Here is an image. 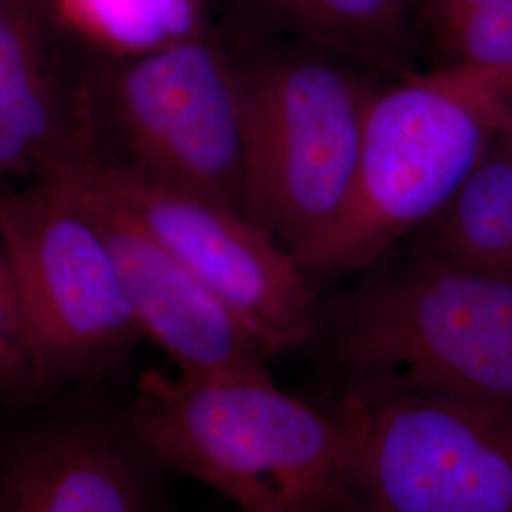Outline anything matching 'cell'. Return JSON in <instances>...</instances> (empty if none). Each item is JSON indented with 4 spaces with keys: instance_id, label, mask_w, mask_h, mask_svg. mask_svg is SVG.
<instances>
[{
    "instance_id": "cell-11",
    "label": "cell",
    "mask_w": 512,
    "mask_h": 512,
    "mask_svg": "<svg viewBox=\"0 0 512 512\" xmlns=\"http://www.w3.org/2000/svg\"><path fill=\"white\" fill-rule=\"evenodd\" d=\"M63 126L38 0H0V183L59 162Z\"/></svg>"
},
{
    "instance_id": "cell-9",
    "label": "cell",
    "mask_w": 512,
    "mask_h": 512,
    "mask_svg": "<svg viewBox=\"0 0 512 512\" xmlns=\"http://www.w3.org/2000/svg\"><path fill=\"white\" fill-rule=\"evenodd\" d=\"M92 203L118 266L129 311L141 336L194 380H272L270 353L234 311L126 215L63 167Z\"/></svg>"
},
{
    "instance_id": "cell-17",
    "label": "cell",
    "mask_w": 512,
    "mask_h": 512,
    "mask_svg": "<svg viewBox=\"0 0 512 512\" xmlns=\"http://www.w3.org/2000/svg\"><path fill=\"white\" fill-rule=\"evenodd\" d=\"M511 2L512 0H418V18L423 19L427 25H435L446 19L459 18Z\"/></svg>"
},
{
    "instance_id": "cell-10",
    "label": "cell",
    "mask_w": 512,
    "mask_h": 512,
    "mask_svg": "<svg viewBox=\"0 0 512 512\" xmlns=\"http://www.w3.org/2000/svg\"><path fill=\"white\" fill-rule=\"evenodd\" d=\"M0 512H148L147 488L120 440L67 425L12 454L0 476Z\"/></svg>"
},
{
    "instance_id": "cell-3",
    "label": "cell",
    "mask_w": 512,
    "mask_h": 512,
    "mask_svg": "<svg viewBox=\"0 0 512 512\" xmlns=\"http://www.w3.org/2000/svg\"><path fill=\"white\" fill-rule=\"evenodd\" d=\"M346 55L308 42L238 59L245 215L302 262L342 215L376 92Z\"/></svg>"
},
{
    "instance_id": "cell-16",
    "label": "cell",
    "mask_w": 512,
    "mask_h": 512,
    "mask_svg": "<svg viewBox=\"0 0 512 512\" xmlns=\"http://www.w3.org/2000/svg\"><path fill=\"white\" fill-rule=\"evenodd\" d=\"M35 378L21 323L16 285L0 236V391Z\"/></svg>"
},
{
    "instance_id": "cell-18",
    "label": "cell",
    "mask_w": 512,
    "mask_h": 512,
    "mask_svg": "<svg viewBox=\"0 0 512 512\" xmlns=\"http://www.w3.org/2000/svg\"><path fill=\"white\" fill-rule=\"evenodd\" d=\"M501 145L507 148V152L512 156V112L511 116H509V120H507V126L503 129V135H501Z\"/></svg>"
},
{
    "instance_id": "cell-8",
    "label": "cell",
    "mask_w": 512,
    "mask_h": 512,
    "mask_svg": "<svg viewBox=\"0 0 512 512\" xmlns=\"http://www.w3.org/2000/svg\"><path fill=\"white\" fill-rule=\"evenodd\" d=\"M63 167L116 203L238 315L270 353L300 348L317 330L304 268L243 211L84 156Z\"/></svg>"
},
{
    "instance_id": "cell-4",
    "label": "cell",
    "mask_w": 512,
    "mask_h": 512,
    "mask_svg": "<svg viewBox=\"0 0 512 512\" xmlns=\"http://www.w3.org/2000/svg\"><path fill=\"white\" fill-rule=\"evenodd\" d=\"M334 351L351 384L512 404V279L414 251L340 300Z\"/></svg>"
},
{
    "instance_id": "cell-15",
    "label": "cell",
    "mask_w": 512,
    "mask_h": 512,
    "mask_svg": "<svg viewBox=\"0 0 512 512\" xmlns=\"http://www.w3.org/2000/svg\"><path fill=\"white\" fill-rule=\"evenodd\" d=\"M439 65L512 71V2L429 25Z\"/></svg>"
},
{
    "instance_id": "cell-12",
    "label": "cell",
    "mask_w": 512,
    "mask_h": 512,
    "mask_svg": "<svg viewBox=\"0 0 512 512\" xmlns=\"http://www.w3.org/2000/svg\"><path fill=\"white\" fill-rule=\"evenodd\" d=\"M258 27L359 63L401 65L412 46L418 0H239Z\"/></svg>"
},
{
    "instance_id": "cell-14",
    "label": "cell",
    "mask_w": 512,
    "mask_h": 512,
    "mask_svg": "<svg viewBox=\"0 0 512 512\" xmlns=\"http://www.w3.org/2000/svg\"><path fill=\"white\" fill-rule=\"evenodd\" d=\"M55 19L103 52L131 59L203 33L205 0H48Z\"/></svg>"
},
{
    "instance_id": "cell-5",
    "label": "cell",
    "mask_w": 512,
    "mask_h": 512,
    "mask_svg": "<svg viewBox=\"0 0 512 512\" xmlns=\"http://www.w3.org/2000/svg\"><path fill=\"white\" fill-rule=\"evenodd\" d=\"M0 236L37 378L90 376L128 353L141 332L80 184L57 169L0 183Z\"/></svg>"
},
{
    "instance_id": "cell-7",
    "label": "cell",
    "mask_w": 512,
    "mask_h": 512,
    "mask_svg": "<svg viewBox=\"0 0 512 512\" xmlns=\"http://www.w3.org/2000/svg\"><path fill=\"white\" fill-rule=\"evenodd\" d=\"M107 84L103 107L124 158L101 162L245 213L238 59L217 38L203 31L122 59Z\"/></svg>"
},
{
    "instance_id": "cell-1",
    "label": "cell",
    "mask_w": 512,
    "mask_h": 512,
    "mask_svg": "<svg viewBox=\"0 0 512 512\" xmlns=\"http://www.w3.org/2000/svg\"><path fill=\"white\" fill-rule=\"evenodd\" d=\"M135 444L243 512H361L348 437L274 380H194L150 370L129 404Z\"/></svg>"
},
{
    "instance_id": "cell-6",
    "label": "cell",
    "mask_w": 512,
    "mask_h": 512,
    "mask_svg": "<svg viewBox=\"0 0 512 512\" xmlns=\"http://www.w3.org/2000/svg\"><path fill=\"white\" fill-rule=\"evenodd\" d=\"M361 512H512V404L351 384L336 404Z\"/></svg>"
},
{
    "instance_id": "cell-2",
    "label": "cell",
    "mask_w": 512,
    "mask_h": 512,
    "mask_svg": "<svg viewBox=\"0 0 512 512\" xmlns=\"http://www.w3.org/2000/svg\"><path fill=\"white\" fill-rule=\"evenodd\" d=\"M511 112L505 69L439 65L376 88L348 202L304 272H365L421 232L499 143Z\"/></svg>"
},
{
    "instance_id": "cell-13",
    "label": "cell",
    "mask_w": 512,
    "mask_h": 512,
    "mask_svg": "<svg viewBox=\"0 0 512 512\" xmlns=\"http://www.w3.org/2000/svg\"><path fill=\"white\" fill-rule=\"evenodd\" d=\"M416 253L512 279V156L501 141L421 230Z\"/></svg>"
}]
</instances>
